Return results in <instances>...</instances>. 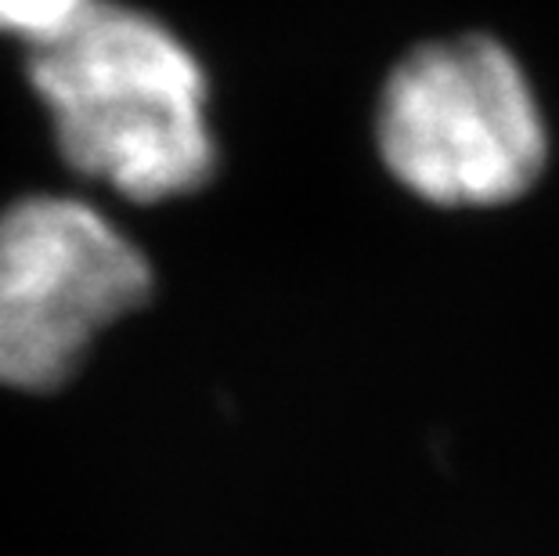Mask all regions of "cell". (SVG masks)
Returning <instances> with one entry per match:
<instances>
[{
    "label": "cell",
    "mask_w": 559,
    "mask_h": 556,
    "mask_svg": "<svg viewBox=\"0 0 559 556\" xmlns=\"http://www.w3.org/2000/svg\"><path fill=\"white\" fill-rule=\"evenodd\" d=\"M376 138L390 174L437 206L513 203L549 156L520 62L480 33L404 55L379 98Z\"/></svg>",
    "instance_id": "7a4b0ae2"
},
{
    "label": "cell",
    "mask_w": 559,
    "mask_h": 556,
    "mask_svg": "<svg viewBox=\"0 0 559 556\" xmlns=\"http://www.w3.org/2000/svg\"><path fill=\"white\" fill-rule=\"evenodd\" d=\"M98 0H0V33L29 40V47L55 40Z\"/></svg>",
    "instance_id": "277c9868"
},
{
    "label": "cell",
    "mask_w": 559,
    "mask_h": 556,
    "mask_svg": "<svg viewBox=\"0 0 559 556\" xmlns=\"http://www.w3.org/2000/svg\"><path fill=\"white\" fill-rule=\"evenodd\" d=\"M29 84L69 167L127 199L188 196L217 170L206 73L145 11L98 0L55 40L29 47Z\"/></svg>",
    "instance_id": "6da1fadb"
},
{
    "label": "cell",
    "mask_w": 559,
    "mask_h": 556,
    "mask_svg": "<svg viewBox=\"0 0 559 556\" xmlns=\"http://www.w3.org/2000/svg\"><path fill=\"white\" fill-rule=\"evenodd\" d=\"M152 297L145 253L98 210L33 196L0 214V383L55 390L94 336Z\"/></svg>",
    "instance_id": "3957f363"
}]
</instances>
